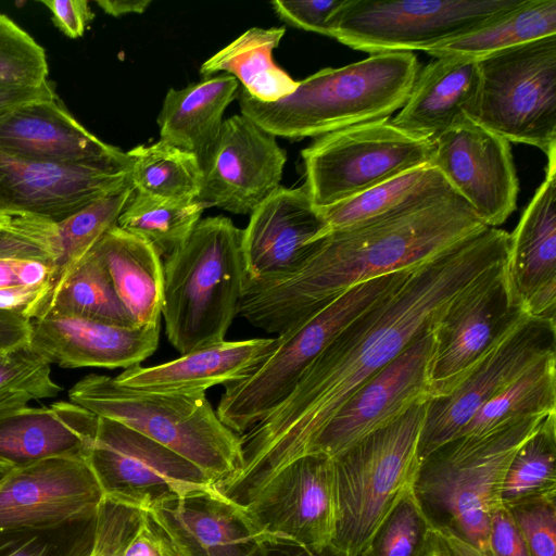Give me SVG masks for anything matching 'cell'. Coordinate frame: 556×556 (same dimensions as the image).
<instances>
[{"instance_id": "1", "label": "cell", "mask_w": 556, "mask_h": 556, "mask_svg": "<svg viewBox=\"0 0 556 556\" xmlns=\"http://www.w3.org/2000/svg\"><path fill=\"white\" fill-rule=\"evenodd\" d=\"M509 232L484 227L415 266L397 287L353 318L301 375L292 392L241 435L243 465L230 484L260 493L305 456L345 400L431 329L448 303L507 260Z\"/></svg>"}, {"instance_id": "2", "label": "cell", "mask_w": 556, "mask_h": 556, "mask_svg": "<svg viewBox=\"0 0 556 556\" xmlns=\"http://www.w3.org/2000/svg\"><path fill=\"white\" fill-rule=\"evenodd\" d=\"M486 227L455 192L327 232L293 273L244 281L239 312L254 327L280 334L354 286L413 268Z\"/></svg>"}, {"instance_id": "3", "label": "cell", "mask_w": 556, "mask_h": 556, "mask_svg": "<svg viewBox=\"0 0 556 556\" xmlns=\"http://www.w3.org/2000/svg\"><path fill=\"white\" fill-rule=\"evenodd\" d=\"M413 52H387L341 67H327L298 81L274 102L238 93L241 114L275 137L301 139L361 123L389 118L400 110L419 73Z\"/></svg>"}, {"instance_id": "4", "label": "cell", "mask_w": 556, "mask_h": 556, "mask_svg": "<svg viewBox=\"0 0 556 556\" xmlns=\"http://www.w3.org/2000/svg\"><path fill=\"white\" fill-rule=\"evenodd\" d=\"M546 416L525 417L479 435L460 434L420 460L412 490L432 529L483 552L507 467Z\"/></svg>"}, {"instance_id": "5", "label": "cell", "mask_w": 556, "mask_h": 556, "mask_svg": "<svg viewBox=\"0 0 556 556\" xmlns=\"http://www.w3.org/2000/svg\"><path fill=\"white\" fill-rule=\"evenodd\" d=\"M242 236L227 217L200 219L186 242L163 260L162 316L180 355L225 341L245 281Z\"/></svg>"}, {"instance_id": "6", "label": "cell", "mask_w": 556, "mask_h": 556, "mask_svg": "<svg viewBox=\"0 0 556 556\" xmlns=\"http://www.w3.org/2000/svg\"><path fill=\"white\" fill-rule=\"evenodd\" d=\"M70 401L115 420L198 467L216 485L243 465L241 435L226 427L205 393L150 392L89 374L68 391Z\"/></svg>"}, {"instance_id": "7", "label": "cell", "mask_w": 556, "mask_h": 556, "mask_svg": "<svg viewBox=\"0 0 556 556\" xmlns=\"http://www.w3.org/2000/svg\"><path fill=\"white\" fill-rule=\"evenodd\" d=\"M427 402L333 457L336 527L332 547L358 556L377 527L412 488Z\"/></svg>"}, {"instance_id": "8", "label": "cell", "mask_w": 556, "mask_h": 556, "mask_svg": "<svg viewBox=\"0 0 556 556\" xmlns=\"http://www.w3.org/2000/svg\"><path fill=\"white\" fill-rule=\"evenodd\" d=\"M413 268L358 283L278 334L270 355L250 377L225 386L216 409L220 421L239 435L245 433L292 392L343 327L403 282Z\"/></svg>"}, {"instance_id": "9", "label": "cell", "mask_w": 556, "mask_h": 556, "mask_svg": "<svg viewBox=\"0 0 556 556\" xmlns=\"http://www.w3.org/2000/svg\"><path fill=\"white\" fill-rule=\"evenodd\" d=\"M476 121L509 142L556 152V35L477 59Z\"/></svg>"}, {"instance_id": "10", "label": "cell", "mask_w": 556, "mask_h": 556, "mask_svg": "<svg viewBox=\"0 0 556 556\" xmlns=\"http://www.w3.org/2000/svg\"><path fill=\"white\" fill-rule=\"evenodd\" d=\"M525 0H342L329 37L370 54L426 51L470 33Z\"/></svg>"}, {"instance_id": "11", "label": "cell", "mask_w": 556, "mask_h": 556, "mask_svg": "<svg viewBox=\"0 0 556 556\" xmlns=\"http://www.w3.org/2000/svg\"><path fill=\"white\" fill-rule=\"evenodd\" d=\"M433 140L415 137L390 117L318 137L302 152L305 188L315 206L328 207L410 169L432 164Z\"/></svg>"}, {"instance_id": "12", "label": "cell", "mask_w": 556, "mask_h": 556, "mask_svg": "<svg viewBox=\"0 0 556 556\" xmlns=\"http://www.w3.org/2000/svg\"><path fill=\"white\" fill-rule=\"evenodd\" d=\"M86 459L105 498L140 510L175 500L223 496L198 467L109 418L98 416Z\"/></svg>"}, {"instance_id": "13", "label": "cell", "mask_w": 556, "mask_h": 556, "mask_svg": "<svg viewBox=\"0 0 556 556\" xmlns=\"http://www.w3.org/2000/svg\"><path fill=\"white\" fill-rule=\"evenodd\" d=\"M505 263L460 291L432 327L431 397L448 394L526 316L513 298Z\"/></svg>"}, {"instance_id": "14", "label": "cell", "mask_w": 556, "mask_h": 556, "mask_svg": "<svg viewBox=\"0 0 556 556\" xmlns=\"http://www.w3.org/2000/svg\"><path fill=\"white\" fill-rule=\"evenodd\" d=\"M270 548L331 546L336 527L333 459L305 455L281 470L241 506Z\"/></svg>"}, {"instance_id": "15", "label": "cell", "mask_w": 556, "mask_h": 556, "mask_svg": "<svg viewBox=\"0 0 556 556\" xmlns=\"http://www.w3.org/2000/svg\"><path fill=\"white\" fill-rule=\"evenodd\" d=\"M553 353H556V321L526 316L454 390L428 400L419 438V460L456 437L507 383Z\"/></svg>"}, {"instance_id": "16", "label": "cell", "mask_w": 556, "mask_h": 556, "mask_svg": "<svg viewBox=\"0 0 556 556\" xmlns=\"http://www.w3.org/2000/svg\"><path fill=\"white\" fill-rule=\"evenodd\" d=\"M432 328L366 379L339 407L306 455L339 456L431 397Z\"/></svg>"}, {"instance_id": "17", "label": "cell", "mask_w": 556, "mask_h": 556, "mask_svg": "<svg viewBox=\"0 0 556 556\" xmlns=\"http://www.w3.org/2000/svg\"><path fill=\"white\" fill-rule=\"evenodd\" d=\"M432 165L488 227L515 211L519 182L510 142L470 117L433 139Z\"/></svg>"}, {"instance_id": "18", "label": "cell", "mask_w": 556, "mask_h": 556, "mask_svg": "<svg viewBox=\"0 0 556 556\" xmlns=\"http://www.w3.org/2000/svg\"><path fill=\"white\" fill-rule=\"evenodd\" d=\"M287 154L276 137L240 114L224 121L202 165L198 201L233 214H251L280 186Z\"/></svg>"}, {"instance_id": "19", "label": "cell", "mask_w": 556, "mask_h": 556, "mask_svg": "<svg viewBox=\"0 0 556 556\" xmlns=\"http://www.w3.org/2000/svg\"><path fill=\"white\" fill-rule=\"evenodd\" d=\"M130 167L56 164L0 150V211L35 214L59 223L130 180Z\"/></svg>"}, {"instance_id": "20", "label": "cell", "mask_w": 556, "mask_h": 556, "mask_svg": "<svg viewBox=\"0 0 556 556\" xmlns=\"http://www.w3.org/2000/svg\"><path fill=\"white\" fill-rule=\"evenodd\" d=\"M104 498L83 457H51L14 467L0 482V530L92 516Z\"/></svg>"}, {"instance_id": "21", "label": "cell", "mask_w": 556, "mask_h": 556, "mask_svg": "<svg viewBox=\"0 0 556 556\" xmlns=\"http://www.w3.org/2000/svg\"><path fill=\"white\" fill-rule=\"evenodd\" d=\"M242 236L247 281H269L296 270L328 232L305 186H279L250 214Z\"/></svg>"}, {"instance_id": "22", "label": "cell", "mask_w": 556, "mask_h": 556, "mask_svg": "<svg viewBox=\"0 0 556 556\" xmlns=\"http://www.w3.org/2000/svg\"><path fill=\"white\" fill-rule=\"evenodd\" d=\"M161 324L123 327L76 316L31 319L29 346L62 368H129L159 345Z\"/></svg>"}, {"instance_id": "23", "label": "cell", "mask_w": 556, "mask_h": 556, "mask_svg": "<svg viewBox=\"0 0 556 556\" xmlns=\"http://www.w3.org/2000/svg\"><path fill=\"white\" fill-rule=\"evenodd\" d=\"M0 150L56 164L106 163L131 167L127 152L89 132L58 97L24 103L0 114Z\"/></svg>"}, {"instance_id": "24", "label": "cell", "mask_w": 556, "mask_h": 556, "mask_svg": "<svg viewBox=\"0 0 556 556\" xmlns=\"http://www.w3.org/2000/svg\"><path fill=\"white\" fill-rule=\"evenodd\" d=\"M276 338L223 341L150 367L135 365L115 380L125 387L150 392L205 393L216 384L250 377L270 355Z\"/></svg>"}, {"instance_id": "25", "label": "cell", "mask_w": 556, "mask_h": 556, "mask_svg": "<svg viewBox=\"0 0 556 556\" xmlns=\"http://www.w3.org/2000/svg\"><path fill=\"white\" fill-rule=\"evenodd\" d=\"M479 91L477 59L435 56L419 71L404 105L390 119L409 135L433 140L459 119H473Z\"/></svg>"}, {"instance_id": "26", "label": "cell", "mask_w": 556, "mask_h": 556, "mask_svg": "<svg viewBox=\"0 0 556 556\" xmlns=\"http://www.w3.org/2000/svg\"><path fill=\"white\" fill-rule=\"evenodd\" d=\"M98 416L71 401L0 416V463L21 467L51 457L86 458Z\"/></svg>"}, {"instance_id": "27", "label": "cell", "mask_w": 556, "mask_h": 556, "mask_svg": "<svg viewBox=\"0 0 556 556\" xmlns=\"http://www.w3.org/2000/svg\"><path fill=\"white\" fill-rule=\"evenodd\" d=\"M186 556H267L243 508L225 495L181 498L152 509Z\"/></svg>"}, {"instance_id": "28", "label": "cell", "mask_w": 556, "mask_h": 556, "mask_svg": "<svg viewBox=\"0 0 556 556\" xmlns=\"http://www.w3.org/2000/svg\"><path fill=\"white\" fill-rule=\"evenodd\" d=\"M556 152L547 155L545 177L509 233L506 278L515 301L556 281Z\"/></svg>"}, {"instance_id": "29", "label": "cell", "mask_w": 556, "mask_h": 556, "mask_svg": "<svg viewBox=\"0 0 556 556\" xmlns=\"http://www.w3.org/2000/svg\"><path fill=\"white\" fill-rule=\"evenodd\" d=\"M238 89L239 81L229 74L204 78L182 89H168L157 116L161 140L193 153L202 166Z\"/></svg>"}, {"instance_id": "30", "label": "cell", "mask_w": 556, "mask_h": 556, "mask_svg": "<svg viewBox=\"0 0 556 556\" xmlns=\"http://www.w3.org/2000/svg\"><path fill=\"white\" fill-rule=\"evenodd\" d=\"M137 326L161 324L163 260L146 240L112 227L93 247Z\"/></svg>"}, {"instance_id": "31", "label": "cell", "mask_w": 556, "mask_h": 556, "mask_svg": "<svg viewBox=\"0 0 556 556\" xmlns=\"http://www.w3.org/2000/svg\"><path fill=\"white\" fill-rule=\"evenodd\" d=\"M60 256L58 223L26 212L0 211V289L45 292Z\"/></svg>"}, {"instance_id": "32", "label": "cell", "mask_w": 556, "mask_h": 556, "mask_svg": "<svg viewBox=\"0 0 556 556\" xmlns=\"http://www.w3.org/2000/svg\"><path fill=\"white\" fill-rule=\"evenodd\" d=\"M283 27H253L207 59L200 73L208 77L226 72L242 84L252 98L274 102L292 93L298 81L276 65L273 50L285 35Z\"/></svg>"}, {"instance_id": "33", "label": "cell", "mask_w": 556, "mask_h": 556, "mask_svg": "<svg viewBox=\"0 0 556 556\" xmlns=\"http://www.w3.org/2000/svg\"><path fill=\"white\" fill-rule=\"evenodd\" d=\"M135 192L129 180L119 189L78 210L58 223L61 256L47 288L31 311L30 318L43 315L53 296L76 269L84 257L117 220Z\"/></svg>"}, {"instance_id": "34", "label": "cell", "mask_w": 556, "mask_h": 556, "mask_svg": "<svg viewBox=\"0 0 556 556\" xmlns=\"http://www.w3.org/2000/svg\"><path fill=\"white\" fill-rule=\"evenodd\" d=\"M452 190L441 173L429 164L403 173L340 203L318 208L329 232L362 224Z\"/></svg>"}, {"instance_id": "35", "label": "cell", "mask_w": 556, "mask_h": 556, "mask_svg": "<svg viewBox=\"0 0 556 556\" xmlns=\"http://www.w3.org/2000/svg\"><path fill=\"white\" fill-rule=\"evenodd\" d=\"M551 35H556V0H525L498 18L425 52L433 58L479 59Z\"/></svg>"}, {"instance_id": "36", "label": "cell", "mask_w": 556, "mask_h": 556, "mask_svg": "<svg viewBox=\"0 0 556 556\" xmlns=\"http://www.w3.org/2000/svg\"><path fill=\"white\" fill-rule=\"evenodd\" d=\"M552 413H556V353L541 358L507 383L457 435L484 434L510 421Z\"/></svg>"}, {"instance_id": "37", "label": "cell", "mask_w": 556, "mask_h": 556, "mask_svg": "<svg viewBox=\"0 0 556 556\" xmlns=\"http://www.w3.org/2000/svg\"><path fill=\"white\" fill-rule=\"evenodd\" d=\"M48 315L76 316L123 327L137 326L118 298L94 248L56 292L41 317Z\"/></svg>"}, {"instance_id": "38", "label": "cell", "mask_w": 556, "mask_h": 556, "mask_svg": "<svg viewBox=\"0 0 556 556\" xmlns=\"http://www.w3.org/2000/svg\"><path fill=\"white\" fill-rule=\"evenodd\" d=\"M130 181L136 191L176 201L197 200L203 179L198 157L164 140L127 152Z\"/></svg>"}, {"instance_id": "39", "label": "cell", "mask_w": 556, "mask_h": 556, "mask_svg": "<svg viewBox=\"0 0 556 556\" xmlns=\"http://www.w3.org/2000/svg\"><path fill=\"white\" fill-rule=\"evenodd\" d=\"M203 210L198 200H167L135 190L117 226L146 240L165 260L186 242Z\"/></svg>"}, {"instance_id": "40", "label": "cell", "mask_w": 556, "mask_h": 556, "mask_svg": "<svg viewBox=\"0 0 556 556\" xmlns=\"http://www.w3.org/2000/svg\"><path fill=\"white\" fill-rule=\"evenodd\" d=\"M556 495V413L547 415L513 456L503 482L505 507Z\"/></svg>"}, {"instance_id": "41", "label": "cell", "mask_w": 556, "mask_h": 556, "mask_svg": "<svg viewBox=\"0 0 556 556\" xmlns=\"http://www.w3.org/2000/svg\"><path fill=\"white\" fill-rule=\"evenodd\" d=\"M96 514L55 525L0 530V556H90Z\"/></svg>"}, {"instance_id": "42", "label": "cell", "mask_w": 556, "mask_h": 556, "mask_svg": "<svg viewBox=\"0 0 556 556\" xmlns=\"http://www.w3.org/2000/svg\"><path fill=\"white\" fill-rule=\"evenodd\" d=\"M431 530L409 488L377 527L358 556H428Z\"/></svg>"}, {"instance_id": "43", "label": "cell", "mask_w": 556, "mask_h": 556, "mask_svg": "<svg viewBox=\"0 0 556 556\" xmlns=\"http://www.w3.org/2000/svg\"><path fill=\"white\" fill-rule=\"evenodd\" d=\"M61 391L52 379L51 365L29 344L0 354V416Z\"/></svg>"}, {"instance_id": "44", "label": "cell", "mask_w": 556, "mask_h": 556, "mask_svg": "<svg viewBox=\"0 0 556 556\" xmlns=\"http://www.w3.org/2000/svg\"><path fill=\"white\" fill-rule=\"evenodd\" d=\"M47 77L43 48L0 13V86L40 87L48 83Z\"/></svg>"}, {"instance_id": "45", "label": "cell", "mask_w": 556, "mask_h": 556, "mask_svg": "<svg viewBox=\"0 0 556 556\" xmlns=\"http://www.w3.org/2000/svg\"><path fill=\"white\" fill-rule=\"evenodd\" d=\"M529 556H556V495L507 507Z\"/></svg>"}, {"instance_id": "46", "label": "cell", "mask_w": 556, "mask_h": 556, "mask_svg": "<svg viewBox=\"0 0 556 556\" xmlns=\"http://www.w3.org/2000/svg\"><path fill=\"white\" fill-rule=\"evenodd\" d=\"M121 556H186L153 510H140Z\"/></svg>"}, {"instance_id": "47", "label": "cell", "mask_w": 556, "mask_h": 556, "mask_svg": "<svg viewBox=\"0 0 556 556\" xmlns=\"http://www.w3.org/2000/svg\"><path fill=\"white\" fill-rule=\"evenodd\" d=\"M342 0L280 1L271 5L278 16L294 27L329 36L332 14Z\"/></svg>"}, {"instance_id": "48", "label": "cell", "mask_w": 556, "mask_h": 556, "mask_svg": "<svg viewBox=\"0 0 556 556\" xmlns=\"http://www.w3.org/2000/svg\"><path fill=\"white\" fill-rule=\"evenodd\" d=\"M483 556H529L522 535L507 507L501 505L491 516Z\"/></svg>"}, {"instance_id": "49", "label": "cell", "mask_w": 556, "mask_h": 556, "mask_svg": "<svg viewBox=\"0 0 556 556\" xmlns=\"http://www.w3.org/2000/svg\"><path fill=\"white\" fill-rule=\"evenodd\" d=\"M41 3L50 11L55 27L70 38L81 37L94 17L86 0H43Z\"/></svg>"}, {"instance_id": "50", "label": "cell", "mask_w": 556, "mask_h": 556, "mask_svg": "<svg viewBox=\"0 0 556 556\" xmlns=\"http://www.w3.org/2000/svg\"><path fill=\"white\" fill-rule=\"evenodd\" d=\"M31 319L23 312L0 308V354L29 344Z\"/></svg>"}, {"instance_id": "51", "label": "cell", "mask_w": 556, "mask_h": 556, "mask_svg": "<svg viewBox=\"0 0 556 556\" xmlns=\"http://www.w3.org/2000/svg\"><path fill=\"white\" fill-rule=\"evenodd\" d=\"M56 97L51 83L40 87L0 86V114L31 101Z\"/></svg>"}, {"instance_id": "52", "label": "cell", "mask_w": 556, "mask_h": 556, "mask_svg": "<svg viewBox=\"0 0 556 556\" xmlns=\"http://www.w3.org/2000/svg\"><path fill=\"white\" fill-rule=\"evenodd\" d=\"M430 543L439 556H483L475 546L443 530L432 529Z\"/></svg>"}, {"instance_id": "53", "label": "cell", "mask_w": 556, "mask_h": 556, "mask_svg": "<svg viewBox=\"0 0 556 556\" xmlns=\"http://www.w3.org/2000/svg\"><path fill=\"white\" fill-rule=\"evenodd\" d=\"M42 293V289H0V308L21 311L30 318V313Z\"/></svg>"}, {"instance_id": "54", "label": "cell", "mask_w": 556, "mask_h": 556, "mask_svg": "<svg viewBox=\"0 0 556 556\" xmlns=\"http://www.w3.org/2000/svg\"><path fill=\"white\" fill-rule=\"evenodd\" d=\"M96 3L112 16H123L126 14L143 13L152 3L151 0H99Z\"/></svg>"}, {"instance_id": "55", "label": "cell", "mask_w": 556, "mask_h": 556, "mask_svg": "<svg viewBox=\"0 0 556 556\" xmlns=\"http://www.w3.org/2000/svg\"><path fill=\"white\" fill-rule=\"evenodd\" d=\"M296 553L293 556H341L333 547L328 546L321 551H314L309 548H298L295 547Z\"/></svg>"}, {"instance_id": "56", "label": "cell", "mask_w": 556, "mask_h": 556, "mask_svg": "<svg viewBox=\"0 0 556 556\" xmlns=\"http://www.w3.org/2000/svg\"><path fill=\"white\" fill-rule=\"evenodd\" d=\"M13 469V467L0 463V482L8 476V473Z\"/></svg>"}, {"instance_id": "57", "label": "cell", "mask_w": 556, "mask_h": 556, "mask_svg": "<svg viewBox=\"0 0 556 556\" xmlns=\"http://www.w3.org/2000/svg\"><path fill=\"white\" fill-rule=\"evenodd\" d=\"M430 545H431V543H430ZM428 556H439V555L434 552V549H433V548H432V546H431V548H430V552H429Z\"/></svg>"}]
</instances>
